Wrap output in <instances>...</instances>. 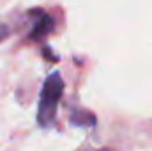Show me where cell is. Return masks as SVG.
<instances>
[{
    "mask_svg": "<svg viewBox=\"0 0 152 151\" xmlns=\"http://www.w3.org/2000/svg\"><path fill=\"white\" fill-rule=\"evenodd\" d=\"M64 94V78L58 71H53L42 84L37 107V124L41 128H50L55 124L58 101Z\"/></svg>",
    "mask_w": 152,
    "mask_h": 151,
    "instance_id": "1",
    "label": "cell"
},
{
    "mask_svg": "<svg viewBox=\"0 0 152 151\" xmlns=\"http://www.w3.org/2000/svg\"><path fill=\"white\" fill-rule=\"evenodd\" d=\"M28 16L32 18V30L28 34L30 39H42L46 36H50L55 29V23L51 20V16L42 11V9H30L28 11Z\"/></svg>",
    "mask_w": 152,
    "mask_h": 151,
    "instance_id": "2",
    "label": "cell"
},
{
    "mask_svg": "<svg viewBox=\"0 0 152 151\" xmlns=\"http://www.w3.org/2000/svg\"><path fill=\"white\" fill-rule=\"evenodd\" d=\"M71 123L76 126H94L96 115L88 110H76V112L71 114Z\"/></svg>",
    "mask_w": 152,
    "mask_h": 151,
    "instance_id": "3",
    "label": "cell"
},
{
    "mask_svg": "<svg viewBox=\"0 0 152 151\" xmlns=\"http://www.w3.org/2000/svg\"><path fill=\"white\" fill-rule=\"evenodd\" d=\"M9 34H11L9 27H7V25H4V23H0V43H2L4 39L9 38Z\"/></svg>",
    "mask_w": 152,
    "mask_h": 151,
    "instance_id": "4",
    "label": "cell"
}]
</instances>
